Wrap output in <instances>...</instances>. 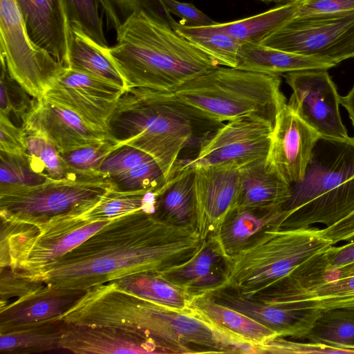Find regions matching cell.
<instances>
[{
	"mask_svg": "<svg viewBox=\"0 0 354 354\" xmlns=\"http://www.w3.org/2000/svg\"><path fill=\"white\" fill-rule=\"evenodd\" d=\"M26 133L14 124L9 116L0 113V151L15 154L27 153Z\"/></svg>",
	"mask_w": 354,
	"mask_h": 354,
	"instance_id": "46",
	"label": "cell"
},
{
	"mask_svg": "<svg viewBox=\"0 0 354 354\" xmlns=\"http://www.w3.org/2000/svg\"><path fill=\"white\" fill-rule=\"evenodd\" d=\"M281 228L334 225L354 212V136H319L302 180L291 185Z\"/></svg>",
	"mask_w": 354,
	"mask_h": 354,
	"instance_id": "4",
	"label": "cell"
},
{
	"mask_svg": "<svg viewBox=\"0 0 354 354\" xmlns=\"http://www.w3.org/2000/svg\"><path fill=\"white\" fill-rule=\"evenodd\" d=\"M116 147V144L109 138L61 155L75 174L99 171L104 160Z\"/></svg>",
	"mask_w": 354,
	"mask_h": 354,
	"instance_id": "41",
	"label": "cell"
},
{
	"mask_svg": "<svg viewBox=\"0 0 354 354\" xmlns=\"http://www.w3.org/2000/svg\"><path fill=\"white\" fill-rule=\"evenodd\" d=\"M60 349L75 353H163L151 340L125 330L66 324Z\"/></svg>",
	"mask_w": 354,
	"mask_h": 354,
	"instance_id": "21",
	"label": "cell"
},
{
	"mask_svg": "<svg viewBox=\"0 0 354 354\" xmlns=\"http://www.w3.org/2000/svg\"><path fill=\"white\" fill-rule=\"evenodd\" d=\"M335 66L324 58L290 53L259 43H244L240 48L236 68L281 75L304 70H328Z\"/></svg>",
	"mask_w": 354,
	"mask_h": 354,
	"instance_id": "26",
	"label": "cell"
},
{
	"mask_svg": "<svg viewBox=\"0 0 354 354\" xmlns=\"http://www.w3.org/2000/svg\"><path fill=\"white\" fill-rule=\"evenodd\" d=\"M273 125L266 120L243 118L227 122L200 145L192 166L231 165L239 167L265 160Z\"/></svg>",
	"mask_w": 354,
	"mask_h": 354,
	"instance_id": "12",
	"label": "cell"
},
{
	"mask_svg": "<svg viewBox=\"0 0 354 354\" xmlns=\"http://www.w3.org/2000/svg\"><path fill=\"white\" fill-rule=\"evenodd\" d=\"M258 353H354L346 349L324 344L295 342L283 337H273L259 346Z\"/></svg>",
	"mask_w": 354,
	"mask_h": 354,
	"instance_id": "43",
	"label": "cell"
},
{
	"mask_svg": "<svg viewBox=\"0 0 354 354\" xmlns=\"http://www.w3.org/2000/svg\"><path fill=\"white\" fill-rule=\"evenodd\" d=\"M295 17L354 12V0H298Z\"/></svg>",
	"mask_w": 354,
	"mask_h": 354,
	"instance_id": "45",
	"label": "cell"
},
{
	"mask_svg": "<svg viewBox=\"0 0 354 354\" xmlns=\"http://www.w3.org/2000/svg\"><path fill=\"white\" fill-rule=\"evenodd\" d=\"M203 240L194 227L140 209L111 220L40 272L26 277L55 289L87 290L142 272L160 273L189 259Z\"/></svg>",
	"mask_w": 354,
	"mask_h": 354,
	"instance_id": "1",
	"label": "cell"
},
{
	"mask_svg": "<svg viewBox=\"0 0 354 354\" xmlns=\"http://www.w3.org/2000/svg\"><path fill=\"white\" fill-rule=\"evenodd\" d=\"M111 221H91L77 215L56 216L35 223L1 220L0 267L26 277L35 274Z\"/></svg>",
	"mask_w": 354,
	"mask_h": 354,
	"instance_id": "7",
	"label": "cell"
},
{
	"mask_svg": "<svg viewBox=\"0 0 354 354\" xmlns=\"http://www.w3.org/2000/svg\"><path fill=\"white\" fill-rule=\"evenodd\" d=\"M325 252L328 263L327 270L351 263L354 262V241L339 247L331 245Z\"/></svg>",
	"mask_w": 354,
	"mask_h": 354,
	"instance_id": "49",
	"label": "cell"
},
{
	"mask_svg": "<svg viewBox=\"0 0 354 354\" xmlns=\"http://www.w3.org/2000/svg\"><path fill=\"white\" fill-rule=\"evenodd\" d=\"M186 310L251 344L257 352L259 346L278 336L248 315L218 302L211 292L192 296Z\"/></svg>",
	"mask_w": 354,
	"mask_h": 354,
	"instance_id": "24",
	"label": "cell"
},
{
	"mask_svg": "<svg viewBox=\"0 0 354 354\" xmlns=\"http://www.w3.org/2000/svg\"><path fill=\"white\" fill-rule=\"evenodd\" d=\"M162 1L171 15L180 18L178 22L182 26L199 27L212 25L216 22L192 3L181 2L178 0H162Z\"/></svg>",
	"mask_w": 354,
	"mask_h": 354,
	"instance_id": "47",
	"label": "cell"
},
{
	"mask_svg": "<svg viewBox=\"0 0 354 354\" xmlns=\"http://www.w3.org/2000/svg\"><path fill=\"white\" fill-rule=\"evenodd\" d=\"M126 90L100 77L66 68L46 89L44 97L106 131L107 121Z\"/></svg>",
	"mask_w": 354,
	"mask_h": 354,
	"instance_id": "13",
	"label": "cell"
},
{
	"mask_svg": "<svg viewBox=\"0 0 354 354\" xmlns=\"http://www.w3.org/2000/svg\"><path fill=\"white\" fill-rule=\"evenodd\" d=\"M173 28L209 55L219 66L236 68L243 44L230 35L216 29L212 25L189 27L176 21Z\"/></svg>",
	"mask_w": 354,
	"mask_h": 354,
	"instance_id": "33",
	"label": "cell"
},
{
	"mask_svg": "<svg viewBox=\"0 0 354 354\" xmlns=\"http://www.w3.org/2000/svg\"><path fill=\"white\" fill-rule=\"evenodd\" d=\"M34 42L68 68L71 28L63 0H15Z\"/></svg>",
	"mask_w": 354,
	"mask_h": 354,
	"instance_id": "20",
	"label": "cell"
},
{
	"mask_svg": "<svg viewBox=\"0 0 354 354\" xmlns=\"http://www.w3.org/2000/svg\"><path fill=\"white\" fill-rule=\"evenodd\" d=\"M153 159L151 156L139 149L122 145L106 157L99 171L108 176L118 175Z\"/></svg>",
	"mask_w": 354,
	"mask_h": 354,
	"instance_id": "42",
	"label": "cell"
},
{
	"mask_svg": "<svg viewBox=\"0 0 354 354\" xmlns=\"http://www.w3.org/2000/svg\"><path fill=\"white\" fill-rule=\"evenodd\" d=\"M105 49L127 88L172 92L219 65L166 22L144 12L131 15Z\"/></svg>",
	"mask_w": 354,
	"mask_h": 354,
	"instance_id": "3",
	"label": "cell"
},
{
	"mask_svg": "<svg viewBox=\"0 0 354 354\" xmlns=\"http://www.w3.org/2000/svg\"><path fill=\"white\" fill-rule=\"evenodd\" d=\"M155 193L122 192L109 189L91 209L82 216L88 221H107L145 209L154 211Z\"/></svg>",
	"mask_w": 354,
	"mask_h": 354,
	"instance_id": "34",
	"label": "cell"
},
{
	"mask_svg": "<svg viewBox=\"0 0 354 354\" xmlns=\"http://www.w3.org/2000/svg\"><path fill=\"white\" fill-rule=\"evenodd\" d=\"M223 123L174 97L147 88H127L107 121L109 138L151 156L167 180L182 151L197 147Z\"/></svg>",
	"mask_w": 354,
	"mask_h": 354,
	"instance_id": "2",
	"label": "cell"
},
{
	"mask_svg": "<svg viewBox=\"0 0 354 354\" xmlns=\"http://www.w3.org/2000/svg\"><path fill=\"white\" fill-rule=\"evenodd\" d=\"M270 304L320 310L354 307V275L323 281L309 290Z\"/></svg>",
	"mask_w": 354,
	"mask_h": 354,
	"instance_id": "29",
	"label": "cell"
},
{
	"mask_svg": "<svg viewBox=\"0 0 354 354\" xmlns=\"http://www.w3.org/2000/svg\"><path fill=\"white\" fill-rule=\"evenodd\" d=\"M106 48L78 29L71 28L68 68L92 75L127 89Z\"/></svg>",
	"mask_w": 354,
	"mask_h": 354,
	"instance_id": "28",
	"label": "cell"
},
{
	"mask_svg": "<svg viewBox=\"0 0 354 354\" xmlns=\"http://www.w3.org/2000/svg\"><path fill=\"white\" fill-rule=\"evenodd\" d=\"M0 75V113L10 116L13 113L16 118L23 120L30 111L34 99L14 78L1 59Z\"/></svg>",
	"mask_w": 354,
	"mask_h": 354,
	"instance_id": "40",
	"label": "cell"
},
{
	"mask_svg": "<svg viewBox=\"0 0 354 354\" xmlns=\"http://www.w3.org/2000/svg\"><path fill=\"white\" fill-rule=\"evenodd\" d=\"M266 3H275L277 5L287 3L295 0H258Z\"/></svg>",
	"mask_w": 354,
	"mask_h": 354,
	"instance_id": "52",
	"label": "cell"
},
{
	"mask_svg": "<svg viewBox=\"0 0 354 354\" xmlns=\"http://www.w3.org/2000/svg\"><path fill=\"white\" fill-rule=\"evenodd\" d=\"M108 29L117 30L133 13L144 12L173 27L176 22L162 0H101Z\"/></svg>",
	"mask_w": 354,
	"mask_h": 354,
	"instance_id": "35",
	"label": "cell"
},
{
	"mask_svg": "<svg viewBox=\"0 0 354 354\" xmlns=\"http://www.w3.org/2000/svg\"><path fill=\"white\" fill-rule=\"evenodd\" d=\"M291 196V185L266 165V159L240 167L236 207L282 208Z\"/></svg>",
	"mask_w": 354,
	"mask_h": 354,
	"instance_id": "25",
	"label": "cell"
},
{
	"mask_svg": "<svg viewBox=\"0 0 354 354\" xmlns=\"http://www.w3.org/2000/svg\"><path fill=\"white\" fill-rule=\"evenodd\" d=\"M84 292L44 284L25 297L0 306V334L60 319Z\"/></svg>",
	"mask_w": 354,
	"mask_h": 354,
	"instance_id": "17",
	"label": "cell"
},
{
	"mask_svg": "<svg viewBox=\"0 0 354 354\" xmlns=\"http://www.w3.org/2000/svg\"><path fill=\"white\" fill-rule=\"evenodd\" d=\"M111 188L109 177L100 171L50 179L36 186H0V218L35 223L60 216H82Z\"/></svg>",
	"mask_w": 354,
	"mask_h": 354,
	"instance_id": "8",
	"label": "cell"
},
{
	"mask_svg": "<svg viewBox=\"0 0 354 354\" xmlns=\"http://www.w3.org/2000/svg\"><path fill=\"white\" fill-rule=\"evenodd\" d=\"M0 59L10 76L35 99L43 98L66 68L30 38L15 0H0Z\"/></svg>",
	"mask_w": 354,
	"mask_h": 354,
	"instance_id": "9",
	"label": "cell"
},
{
	"mask_svg": "<svg viewBox=\"0 0 354 354\" xmlns=\"http://www.w3.org/2000/svg\"><path fill=\"white\" fill-rule=\"evenodd\" d=\"M341 104L347 111L354 127V85L347 95L344 97L341 96Z\"/></svg>",
	"mask_w": 354,
	"mask_h": 354,
	"instance_id": "51",
	"label": "cell"
},
{
	"mask_svg": "<svg viewBox=\"0 0 354 354\" xmlns=\"http://www.w3.org/2000/svg\"><path fill=\"white\" fill-rule=\"evenodd\" d=\"M50 179L36 169L28 153L15 154L0 151V186H36Z\"/></svg>",
	"mask_w": 354,
	"mask_h": 354,
	"instance_id": "38",
	"label": "cell"
},
{
	"mask_svg": "<svg viewBox=\"0 0 354 354\" xmlns=\"http://www.w3.org/2000/svg\"><path fill=\"white\" fill-rule=\"evenodd\" d=\"M304 339L354 350V307L322 310Z\"/></svg>",
	"mask_w": 354,
	"mask_h": 354,
	"instance_id": "32",
	"label": "cell"
},
{
	"mask_svg": "<svg viewBox=\"0 0 354 354\" xmlns=\"http://www.w3.org/2000/svg\"><path fill=\"white\" fill-rule=\"evenodd\" d=\"M319 136L286 104L275 120L266 167L290 185L300 182Z\"/></svg>",
	"mask_w": 354,
	"mask_h": 354,
	"instance_id": "15",
	"label": "cell"
},
{
	"mask_svg": "<svg viewBox=\"0 0 354 354\" xmlns=\"http://www.w3.org/2000/svg\"><path fill=\"white\" fill-rule=\"evenodd\" d=\"M287 215L279 209L235 207L212 236L230 260L249 246L263 232L281 226Z\"/></svg>",
	"mask_w": 354,
	"mask_h": 354,
	"instance_id": "22",
	"label": "cell"
},
{
	"mask_svg": "<svg viewBox=\"0 0 354 354\" xmlns=\"http://www.w3.org/2000/svg\"><path fill=\"white\" fill-rule=\"evenodd\" d=\"M0 277V306L7 304L11 299L16 300L25 297L44 285L7 268H1Z\"/></svg>",
	"mask_w": 354,
	"mask_h": 354,
	"instance_id": "44",
	"label": "cell"
},
{
	"mask_svg": "<svg viewBox=\"0 0 354 354\" xmlns=\"http://www.w3.org/2000/svg\"><path fill=\"white\" fill-rule=\"evenodd\" d=\"M259 44L337 65L354 57V12L294 17Z\"/></svg>",
	"mask_w": 354,
	"mask_h": 354,
	"instance_id": "10",
	"label": "cell"
},
{
	"mask_svg": "<svg viewBox=\"0 0 354 354\" xmlns=\"http://www.w3.org/2000/svg\"><path fill=\"white\" fill-rule=\"evenodd\" d=\"M331 245L318 228L267 229L230 260L226 288L252 298Z\"/></svg>",
	"mask_w": 354,
	"mask_h": 354,
	"instance_id": "6",
	"label": "cell"
},
{
	"mask_svg": "<svg viewBox=\"0 0 354 354\" xmlns=\"http://www.w3.org/2000/svg\"><path fill=\"white\" fill-rule=\"evenodd\" d=\"M111 282L137 296L183 311L187 310L191 297L185 289L155 272L138 273Z\"/></svg>",
	"mask_w": 354,
	"mask_h": 354,
	"instance_id": "31",
	"label": "cell"
},
{
	"mask_svg": "<svg viewBox=\"0 0 354 354\" xmlns=\"http://www.w3.org/2000/svg\"><path fill=\"white\" fill-rule=\"evenodd\" d=\"M319 234L333 245L340 241H354V212L334 225L319 229Z\"/></svg>",
	"mask_w": 354,
	"mask_h": 354,
	"instance_id": "48",
	"label": "cell"
},
{
	"mask_svg": "<svg viewBox=\"0 0 354 354\" xmlns=\"http://www.w3.org/2000/svg\"><path fill=\"white\" fill-rule=\"evenodd\" d=\"M66 323L61 319L0 334V351L13 354L35 353L60 349Z\"/></svg>",
	"mask_w": 354,
	"mask_h": 354,
	"instance_id": "30",
	"label": "cell"
},
{
	"mask_svg": "<svg viewBox=\"0 0 354 354\" xmlns=\"http://www.w3.org/2000/svg\"><path fill=\"white\" fill-rule=\"evenodd\" d=\"M109 177L111 189L122 192L156 193L167 181L155 159L143 162L124 173Z\"/></svg>",
	"mask_w": 354,
	"mask_h": 354,
	"instance_id": "39",
	"label": "cell"
},
{
	"mask_svg": "<svg viewBox=\"0 0 354 354\" xmlns=\"http://www.w3.org/2000/svg\"><path fill=\"white\" fill-rule=\"evenodd\" d=\"M281 83L280 75L218 66L171 93L221 123L251 118L274 127L277 114L287 104Z\"/></svg>",
	"mask_w": 354,
	"mask_h": 354,
	"instance_id": "5",
	"label": "cell"
},
{
	"mask_svg": "<svg viewBox=\"0 0 354 354\" xmlns=\"http://www.w3.org/2000/svg\"><path fill=\"white\" fill-rule=\"evenodd\" d=\"M298 8V0H295L251 17L228 22H215L212 25L241 44H258L294 18Z\"/></svg>",
	"mask_w": 354,
	"mask_h": 354,
	"instance_id": "27",
	"label": "cell"
},
{
	"mask_svg": "<svg viewBox=\"0 0 354 354\" xmlns=\"http://www.w3.org/2000/svg\"><path fill=\"white\" fill-rule=\"evenodd\" d=\"M153 214L169 224L196 228L194 167L185 160L178 162L165 184L155 193Z\"/></svg>",
	"mask_w": 354,
	"mask_h": 354,
	"instance_id": "23",
	"label": "cell"
},
{
	"mask_svg": "<svg viewBox=\"0 0 354 354\" xmlns=\"http://www.w3.org/2000/svg\"><path fill=\"white\" fill-rule=\"evenodd\" d=\"M71 28H75L103 48H108L101 0H63Z\"/></svg>",
	"mask_w": 354,
	"mask_h": 354,
	"instance_id": "36",
	"label": "cell"
},
{
	"mask_svg": "<svg viewBox=\"0 0 354 354\" xmlns=\"http://www.w3.org/2000/svg\"><path fill=\"white\" fill-rule=\"evenodd\" d=\"M354 275V262L336 268L327 270L324 281L335 280L341 277Z\"/></svg>",
	"mask_w": 354,
	"mask_h": 354,
	"instance_id": "50",
	"label": "cell"
},
{
	"mask_svg": "<svg viewBox=\"0 0 354 354\" xmlns=\"http://www.w3.org/2000/svg\"><path fill=\"white\" fill-rule=\"evenodd\" d=\"M211 293L218 302L248 315L283 337L304 339L322 311L318 308H292L270 304L227 288Z\"/></svg>",
	"mask_w": 354,
	"mask_h": 354,
	"instance_id": "19",
	"label": "cell"
},
{
	"mask_svg": "<svg viewBox=\"0 0 354 354\" xmlns=\"http://www.w3.org/2000/svg\"><path fill=\"white\" fill-rule=\"evenodd\" d=\"M27 153L36 169L51 179L59 180L75 176L68 166L61 153L46 138L26 134Z\"/></svg>",
	"mask_w": 354,
	"mask_h": 354,
	"instance_id": "37",
	"label": "cell"
},
{
	"mask_svg": "<svg viewBox=\"0 0 354 354\" xmlns=\"http://www.w3.org/2000/svg\"><path fill=\"white\" fill-rule=\"evenodd\" d=\"M230 261L212 235L189 259L158 274L192 297L226 288Z\"/></svg>",
	"mask_w": 354,
	"mask_h": 354,
	"instance_id": "18",
	"label": "cell"
},
{
	"mask_svg": "<svg viewBox=\"0 0 354 354\" xmlns=\"http://www.w3.org/2000/svg\"><path fill=\"white\" fill-rule=\"evenodd\" d=\"M26 134L41 136L60 153L109 138L107 131L94 127L70 109L44 97L34 98L31 109L22 120Z\"/></svg>",
	"mask_w": 354,
	"mask_h": 354,
	"instance_id": "16",
	"label": "cell"
},
{
	"mask_svg": "<svg viewBox=\"0 0 354 354\" xmlns=\"http://www.w3.org/2000/svg\"><path fill=\"white\" fill-rule=\"evenodd\" d=\"M192 167L196 202V229L203 240L215 234L236 207L240 167L231 165Z\"/></svg>",
	"mask_w": 354,
	"mask_h": 354,
	"instance_id": "14",
	"label": "cell"
},
{
	"mask_svg": "<svg viewBox=\"0 0 354 354\" xmlns=\"http://www.w3.org/2000/svg\"><path fill=\"white\" fill-rule=\"evenodd\" d=\"M292 93L288 106L320 136L348 137L339 113L341 96L327 70L312 69L283 75Z\"/></svg>",
	"mask_w": 354,
	"mask_h": 354,
	"instance_id": "11",
	"label": "cell"
}]
</instances>
